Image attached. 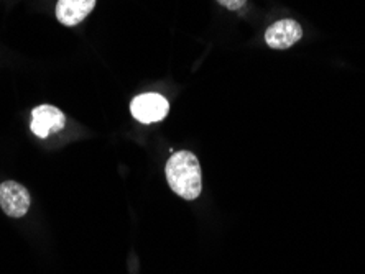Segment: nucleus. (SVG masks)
<instances>
[{
	"mask_svg": "<svg viewBox=\"0 0 365 274\" xmlns=\"http://www.w3.org/2000/svg\"><path fill=\"white\" fill-rule=\"evenodd\" d=\"M96 0H58L56 19L66 26H74L93 12Z\"/></svg>",
	"mask_w": 365,
	"mask_h": 274,
	"instance_id": "6",
	"label": "nucleus"
},
{
	"mask_svg": "<svg viewBox=\"0 0 365 274\" xmlns=\"http://www.w3.org/2000/svg\"><path fill=\"white\" fill-rule=\"evenodd\" d=\"M66 125V117L58 107L38 105L31 112V132L38 138H48Z\"/></svg>",
	"mask_w": 365,
	"mask_h": 274,
	"instance_id": "4",
	"label": "nucleus"
},
{
	"mask_svg": "<svg viewBox=\"0 0 365 274\" xmlns=\"http://www.w3.org/2000/svg\"><path fill=\"white\" fill-rule=\"evenodd\" d=\"M165 173L171 191L185 201H195L201 196L202 174L196 154L185 152V149L176 152L166 163Z\"/></svg>",
	"mask_w": 365,
	"mask_h": 274,
	"instance_id": "1",
	"label": "nucleus"
},
{
	"mask_svg": "<svg viewBox=\"0 0 365 274\" xmlns=\"http://www.w3.org/2000/svg\"><path fill=\"white\" fill-rule=\"evenodd\" d=\"M130 112L135 120L148 125V123L162 122L163 118L168 115L170 104L163 95L155 94V93H147V94L137 95V98L132 100Z\"/></svg>",
	"mask_w": 365,
	"mask_h": 274,
	"instance_id": "2",
	"label": "nucleus"
},
{
	"mask_svg": "<svg viewBox=\"0 0 365 274\" xmlns=\"http://www.w3.org/2000/svg\"><path fill=\"white\" fill-rule=\"evenodd\" d=\"M303 30L298 21L292 19H284L268 26L265 31V41L267 45L273 48V50H288L294 43L302 40Z\"/></svg>",
	"mask_w": 365,
	"mask_h": 274,
	"instance_id": "5",
	"label": "nucleus"
},
{
	"mask_svg": "<svg viewBox=\"0 0 365 274\" xmlns=\"http://www.w3.org/2000/svg\"><path fill=\"white\" fill-rule=\"evenodd\" d=\"M217 2L229 10H240L247 4V0H217Z\"/></svg>",
	"mask_w": 365,
	"mask_h": 274,
	"instance_id": "7",
	"label": "nucleus"
},
{
	"mask_svg": "<svg viewBox=\"0 0 365 274\" xmlns=\"http://www.w3.org/2000/svg\"><path fill=\"white\" fill-rule=\"evenodd\" d=\"M0 207L9 217H25L30 209V192L19 182L5 181L0 184Z\"/></svg>",
	"mask_w": 365,
	"mask_h": 274,
	"instance_id": "3",
	"label": "nucleus"
}]
</instances>
